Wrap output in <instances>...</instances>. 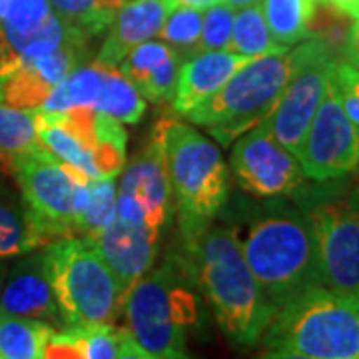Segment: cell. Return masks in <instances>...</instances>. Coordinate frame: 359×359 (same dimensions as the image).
<instances>
[{"label": "cell", "instance_id": "33", "mask_svg": "<svg viewBox=\"0 0 359 359\" xmlns=\"http://www.w3.org/2000/svg\"><path fill=\"white\" fill-rule=\"evenodd\" d=\"M184 62V58L176 54L172 56L168 62L154 68L152 72H148L146 76L140 78L134 86L140 92L144 100L150 102H172L176 84H178L180 66Z\"/></svg>", "mask_w": 359, "mask_h": 359}, {"label": "cell", "instance_id": "41", "mask_svg": "<svg viewBox=\"0 0 359 359\" xmlns=\"http://www.w3.org/2000/svg\"><path fill=\"white\" fill-rule=\"evenodd\" d=\"M224 2L231 4L233 8H244V6H252V4H257L259 0H224Z\"/></svg>", "mask_w": 359, "mask_h": 359}, {"label": "cell", "instance_id": "38", "mask_svg": "<svg viewBox=\"0 0 359 359\" xmlns=\"http://www.w3.org/2000/svg\"><path fill=\"white\" fill-rule=\"evenodd\" d=\"M256 359H313V358L302 355V353H295V351H285V349H268V351H264V353Z\"/></svg>", "mask_w": 359, "mask_h": 359}, {"label": "cell", "instance_id": "14", "mask_svg": "<svg viewBox=\"0 0 359 359\" xmlns=\"http://www.w3.org/2000/svg\"><path fill=\"white\" fill-rule=\"evenodd\" d=\"M230 166L238 186L256 198H282L306 182L297 156L276 140L264 122L233 142Z\"/></svg>", "mask_w": 359, "mask_h": 359}, {"label": "cell", "instance_id": "24", "mask_svg": "<svg viewBox=\"0 0 359 359\" xmlns=\"http://www.w3.org/2000/svg\"><path fill=\"white\" fill-rule=\"evenodd\" d=\"M228 50L248 56V58H257L266 54H280L290 48L271 36L268 22L262 13V6L257 2V4L236 11Z\"/></svg>", "mask_w": 359, "mask_h": 359}, {"label": "cell", "instance_id": "27", "mask_svg": "<svg viewBox=\"0 0 359 359\" xmlns=\"http://www.w3.org/2000/svg\"><path fill=\"white\" fill-rule=\"evenodd\" d=\"M262 13L271 36L283 46H294L308 39L311 0H262Z\"/></svg>", "mask_w": 359, "mask_h": 359}, {"label": "cell", "instance_id": "6", "mask_svg": "<svg viewBox=\"0 0 359 359\" xmlns=\"http://www.w3.org/2000/svg\"><path fill=\"white\" fill-rule=\"evenodd\" d=\"M52 290L66 327L114 325L122 316L124 292L86 238H58L44 245Z\"/></svg>", "mask_w": 359, "mask_h": 359}, {"label": "cell", "instance_id": "30", "mask_svg": "<svg viewBox=\"0 0 359 359\" xmlns=\"http://www.w3.org/2000/svg\"><path fill=\"white\" fill-rule=\"evenodd\" d=\"M351 26H353L351 16H347L346 13L337 11L330 4L313 2L308 22V39L320 40L341 56Z\"/></svg>", "mask_w": 359, "mask_h": 359}, {"label": "cell", "instance_id": "26", "mask_svg": "<svg viewBox=\"0 0 359 359\" xmlns=\"http://www.w3.org/2000/svg\"><path fill=\"white\" fill-rule=\"evenodd\" d=\"M42 148L36 134V116L0 102V164L11 170L16 156Z\"/></svg>", "mask_w": 359, "mask_h": 359}, {"label": "cell", "instance_id": "31", "mask_svg": "<svg viewBox=\"0 0 359 359\" xmlns=\"http://www.w3.org/2000/svg\"><path fill=\"white\" fill-rule=\"evenodd\" d=\"M236 11L228 2H218L202 13V32L196 52L228 50Z\"/></svg>", "mask_w": 359, "mask_h": 359}, {"label": "cell", "instance_id": "20", "mask_svg": "<svg viewBox=\"0 0 359 359\" xmlns=\"http://www.w3.org/2000/svg\"><path fill=\"white\" fill-rule=\"evenodd\" d=\"M120 327H66L54 332L46 347V359H116Z\"/></svg>", "mask_w": 359, "mask_h": 359}, {"label": "cell", "instance_id": "34", "mask_svg": "<svg viewBox=\"0 0 359 359\" xmlns=\"http://www.w3.org/2000/svg\"><path fill=\"white\" fill-rule=\"evenodd\" d=\"M332 76L337 84L339 100L346 114L359 126V68L337 56L332 66Z\"/></svg>", "mask_w": 359, "mask_h": 359}, {"label": "cell", "instance_id": "29", "mask_svg": "<svg viewBox=\"0 0 359 359\" xmlns=\"http://www.w3.org/2000/svg\"><path fill=\"white\" fill-rule=\"evenodd\" d=\"M200 32H202V11L176 6L166 16L158 36L178 52L182 58H188L196 54Z\"/></svg>", "mask_w": 359, "mask_h": 359}, {"label": "cell", "instance_id": "15", "mask_svg": "<svg viewBox=\"0 0 359 359\" xmlns=\"http://www.w3.org/2000/svg\"><path fill=\"white\" fill-rule=\"evenodd\" d=\"M160 233L146 226L116 218L108 228L86 240L96 248V252L102 256L108 268L112 269L126 295L142 276H146L154 268L160 250Z\"/></svg>", "mask_w": 359, "mask_h": 359}, {"label": "cell", "instance_id": "2", "mask_svg": "<svg viewBox=\"0 0 359 359\" xmlns=\"http://www.w3.org/2000/svg\"><path fill=\"white\" fill-rule=\"evenodd\" d=\"M242 254L276 311L321 285L316 240L304 210L269 205L240 238Z\"/></svg>", "mask_w": 359, "mask_h": 359}, {"label": "cell", "instance_id": "35", "mask_svg": "<svg viewBox=\"0 0 359 359\" xmlns=\"http://www.w3.org/2000/svg\"><path fill=\"white\" fill-rule=\"evenodd\" d=\"M116 359H164L158 358L154 353H150L148 349H144L140 344H136V339L126 332L122 330L120 332V344H118V353H116Z\"/></svg>", "mask_w": 359, "mask_h": 359}, {"label": "cell", "instance_id": "36", "mask_svg": "<svg viewBox=\"0 0 359 359\" xmlns=\"http://www.w3.org/2000/svg\"><path fill=\"white\" fill-rule=\"evenodd\" d=\"M341 58L347 60L349 65L358 66L359 68V18L358 20H353V26H351V32H349L346 48L341 52Z\"/></svg>", "mask_w": 359, "mask_h": 359}, {"label": "cell", "instance_id": "3", "mask_svg": "<svg viewBox=\"0 0 359 359\" xmlns=\"http://www.w3.org/2000/svg\"><path fill=\"white\" fill-rule=\"evenodd\" d=\"M122 313L126 332L144 349L164 359H190L188 334L198 323L196 285L180 257H168L130 287Z\"/></svg>", "mask_w": 359, "mask_h": 359}, {"label": "cell", "instance_id": "42", "mask_svg": "<svg viewBox=\"0 0 359 359\" xmlns=\"http://www.w3.org/2000/svg\"><path fill=\"white\" fill-rule=\"evenodd\" d=\"M2 4H4V0H0V14H2Z\"/></svg>", "mask_w": 359, "mask_h": 359}, {"label": "cell", "instance_id": "11", "mask_svg": "<svg viewBox=\"0 0 359 359\" xmlns=\"http://www.w3.org/2000/svg\"><path fill=\"white\" fill-rule=\"evenodd\" d=\"M290 80L280 102L276 104L273 112L264 120V124L276 140L297 156L325 94L332 65L339 54L320 40L309 39L290 52Z\"/></svg>", "mask_w": 359, "mask_h": 359}, {"label": "cell", "instance_id": "23", "mask_svg": "<svg viewBox=\"0 0 359 359\" xmlns=\"http://www.w3.org/2000/svg\"><path fill=\"white\" fill-rule=\"evenodd\" d=\"M94 110L114 118L120 124H138L146 112V100L136 86L120 74L118 66L104 65L102 86L94 102Z\"/></svg>", "mask_w": 359, "mask_h": 359}, {"label": "cell", "instance_id": "1", "mask_svg": "<svg viewBox=\"0 0 359 359\" xmlns=\"http://www.w3.org/2000/svg\"><path fill=\"white\" fill-rule=\"evenodd\" d=\"M178 257L231 344L242 349L259 344L276 308L245 262L238 230L208 226L182 238Z\"/></svg>", "mask_w": 359, "mask_h": 359}, {"label": "cell", "instance_id": "37", "mask_svg": "<svg viewBox=\"0 0 359 359\" xmlns=\"http://www.w3.org/2000/svg\"><path fill=\"white\" fill-rule=\"evenodd\" d=\"M311 2H321V4H330L337 11L346 13L347 16H351L353 20L359 18V0H311Z\"/></svg>", "mask_w": 359, "mask_h": 359}, {"label": "cell", "instance_id": "21", "mask_svg": "<svg viewBox=\"0 0 359 359\" xmlns=\"http://www.w3.org/2000/svg\"><path fill=\"white\" fill-rule=\"evenodd\" d=\"M102 76L104 65H100L98 60L88 66L80 65L56 88H52L50 94L32 112L62 114L76 108H94L102 86Z\"/></svg>", "mask_w": 359, "mask_h": 359}, {"label": "cell", "instance_id": "40", "mask_svg": "<svg viewBox=\"0 0 359 359\" xmlns=\"http://www.w3.org/2000/svg\"><path fill=\"white\" fill-rule=\"evenodd\" d=\"M8 269H11V264H8V257H0V294H2V287H4V282H6Z\"/></svg>", "mask_w": 359, "mask_h": 359}, {"label": "cell", "instance_id": "4", "mask_svg": "<svg viewBox=\"0 0 359 359\" xmlns=\"http://www.w3.org/2000/svg\"><path fill=\"white\" fill-rule=\"evenodd\" d=\"M168 180L178 212L180 236L204 230L228 198V164L219 148L202 132L180 120L158 124Z\"/></svg>", "mask_w": 359, "mask_h": 359}, {"label": "cell", "instance_id": "43", "mask_svg": "<svg viewBox=\"0 0 359 359\" xmlns=\"http://www.w3.org/2000/svg\"><path fill=\"white\" fill-rule=\"evenodd\" d=\"M126 2H128V0H126Z\"/></svg>", "mask_w": 359, "mask_h": 359}, {"label": "cell", "instance_id": "19", "mask_svg": "<svg viewBox=\"0 0 359 359\" xmlns=\"http://www.w3.org/2000/svg\"><path fill=\"white\" fill-rule=\"evenodd\" d=\"M52 238L28 210L22 196L0 186V257L26 256Z\"/></svg>", "mask_w": 359, "mask_h": 359}, {"label": "cell", "instance_id": "9", "mask_svg": "<svg viewBox=\"0 0 359 359\" xmlns=\"http://www.w3.org/2000/svg\"><path fill=\"white\" fill-rule=\"evenodd\" d=\"M11 172L25 204L48 231L52 242L80 233V219L88 205V178L44 148L16 156Z\"/></svg>", "mask_w": 359, "mask_h": 359}, {"label": "cell", "instance_id": "32", "mask_svg": "<svg viewBox=\"0 0 359 359\" xmlns=\"http://www.w3.org/2000/svg\"><path fill=\"white\" fill-rule=\"evenodd\" d=\"M178 52L172 46H168L164 40H146L138 44L128 56L118 65L120 74L126 78L128 82L136 84L140 78H144L148 72H152L154 68L168 62L172 56H176Z\"/></svg>", "mask_w": 359, "mask_h": 359}, {"label": "cell", "instance_id": "12", "mask_svg": "<svg viewBox=\"0 0 359 359\" xmlns=\"http://www.w3.org/2000/svg\"><path fill=\"white\" fill-rule=\"evenodd\" d=\"M297 160L313 182L344 178L359 168V126L346 114L332 72Z\"/></svg>", "mask_w": 359, "mask_h": 359}, {"label": "cell", "instance_id": "7", "mask_svg": "<svg viewBox=\"0 0 359 359\" xmlns=\"http://www.w3.org/2000/svg\"><path fill=\"white\" fill-rule=\"evenodd\" d=\"M292 74L290 50L252 58L205 102L184 116L222 146L259 126L280 102Z\"/></svg>", "mask_w": 359, "mask_h": 359}, {"label": "cell", "instance_id": "39", "mask_svg": "<svg viewBox=\"0 0 359 359\" xmlns=\"http://www.w3.org/2000/svg\"><path fill=\"white\" fill-rule=\"evenodd\" d=\"M176 6H184V8H194V11H202L204 13L205 8L218 4L222 0H172Z\"/></svg>", "mask_w": 359, "mask_h": 359}, {"label": "cell", "instance_id": "13", "mask_svg": "<svg viewBox=\"0 0 359 359\" xmlns=\"http://www.w3.org/2000/svg\"><path fill=\"white\" fill-rule=\"evenodd\" d=\"M174 212L162 136L158 126L140 154L130 162L116 192V218L140 224L162 236Z\"/></svg>", "mask_w": 359, "mask_h": 359}, {"label": "cell", "instance_id": "17", "mask_svg": "<svg viewBox=\"0 0 359 359\" xmlns=\"http://www.w3.org/2000/svg\"><path fill=\"white\" fill-rule=\"evenodd\" d=\"M250 60L252 58L230 50L196 52L184 58L172 98L174 112L186 116L196 106L205 102Z\"/></svg>", "mask_w": 359, "mask_h": 359}, {"label": "cell", "instance_id": "25", "mask_svg": "<svg viewBox=\"0 0 359 359\" xmlns=\"http://www.w3.org/2000/svg\"><path fill=\"white\" fill-rule=\"evenodd\" d=\"M52 13L66 26L76 30L84 39H94L96 34L110 28L116 13L126 4V0H48Z\"/></svg>", "mask_w": 359, "mask_h": 359}, {"label": "cell", "instance_id": "10", "mask_svg": "<svg viewBox=\"0 0 359 359\" xmlns=\"http://www.w3.org/2000/svg\"><path fill=\"white\" fill-rule=\"evenodd\" d=\"M316 240L321 285L359 294V192L320 194L304 205Z\"/></svg>", "mask_w": 359, "mask_h": 359}, {"label": "cell", "instance_id": "22", "mask_svg": "<svg viewBox=\"0 0 359 359\" xmlns=\"http://www.w3.org/2000/svg\"><path fill=\"white\" fill-rule=\"evenodd\" d=\"M54 325L0 311V359H46Z\"/></svg>", "mask_w": 359, "mask_h": 359}, {"label": "cell", "instance_id": "16", "mask_svg": "<svg viewBox=\"0 0 359 359\" xmlns=\"http://www.w3.org/2000/svg\"><path fill=\"white\" fill-rule=\"evenodd\" d=\"M0 311L62 327L44 252H30V256L11 266L0 294Z\"/></svg>", "mask_w": 359, "mask_h": 359}, {"label": "cell", "instance_id": "5", "mask_svg": "<svg viewBox=\"0 0 359 359\" xmlns=\"http://www.w3.org/2000/svg\"><path fill=\"white\" fill-rule=\"evenodd\" d=\"M262 339L313 359H359V294L311 287L276 311Z\"/></svg>", "mask_w": 359, "mask_h": 359}, {"label": "cell", "instance_id": "18", "mask_svg": "<svg viewBox=\"0 0 359 359\" xmlns=\"http://www.w3.org/2000/svg\"><path fill=\"white\" fill-rule=\"evenodd\" d=\"M172 8H176L172 0H128L122 4L96 60L108 66L120 65L138 44L158 36Z\"/></svg>", "mask_w": 359, "mask_h": 359}, {"label": "cell", "instance_id": "8", "mask_svg": "<svg viewBox=\"0 0 359 359\" xmlns=\"http://www.w3.org/2000/svg\"><path fill=\"white\" fill-rule=\"evenodd\" d=\"M40 146L88 180L116 178L126 164V132L94 108L34 112Z\"/></svg>", "mask_w": 359, "mask_h": 359}, {"label": "cell", "instance_id": "28", "mask_svg": "<svg viewBox=\"0 0 359 359\" xmlns=\"http://www.w3.org/2000/svg\"><path fill=\"white\" fill-rule=\"evenodd\" d=\"M116 178L90 180L88 205L80 219V238H92L116 219Z\"/></svg>", "mask_w": 359, "mask_h": 359}]
</instances>
